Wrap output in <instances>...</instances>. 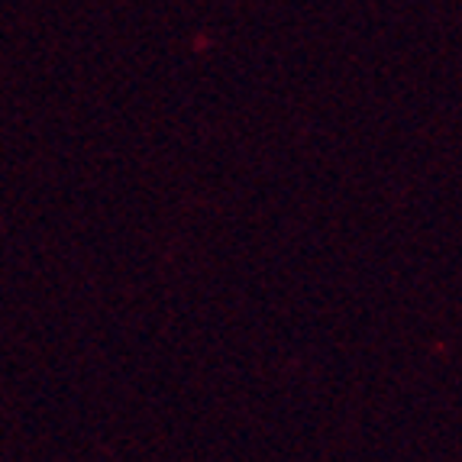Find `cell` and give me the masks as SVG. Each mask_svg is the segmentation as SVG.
Here are the masks:
<instances>
[]
</instances>
